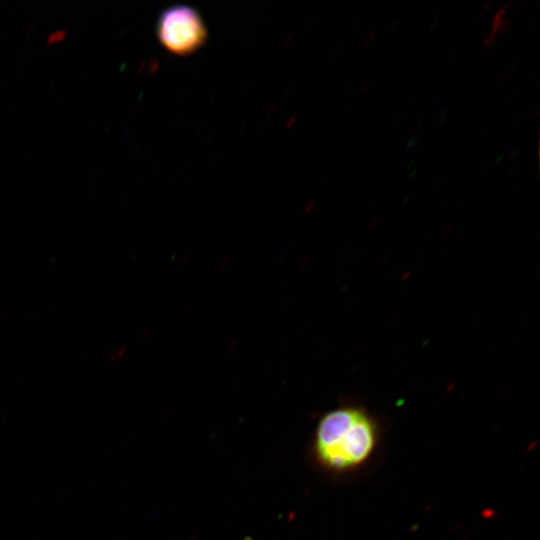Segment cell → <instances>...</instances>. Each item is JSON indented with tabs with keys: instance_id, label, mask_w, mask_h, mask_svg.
I'll return each instance as SVG.
<instances>
[{
	"instance_id": "obj_2",
	"label": "cell",
	"mask_w": 540,
	"mask_h": 540,
	"mask_svg": "<svg viewBox=\"0 0 540 540\" xmlns=\"http://www.w3.org/2000/svg\"><path fill=\"white\" fill-rule=\"evenodd\" d=\"M156 36L168 52L184 57L196 53L206 44L208 28L196 9L176 4L158 15Z\"/></svg>"
},
{
	"instance_id": "obj_11",
	"label": "cell",
	"mask_w": 540,
	"mask_h": 540,
	"mask_svg": "<svg viewBox=\"0 0 540 540\" xmlns=\"http://www.w3.org/2000/svg\"><path fill=\"white\" fill-rule=\"evenodd\" d=\"M491 4H492V1H488L487 4L485 6H483V8L481 9L480 15L485 13L488 10V8L490 7Z\"/></svg>"
},
{
	"instance_id": "obj_5",
	"label": "cell",
	"mask_w": 540,
	"mask_h": 540,
	"mask_svg": "<svg viewBox=\"0 0 540 540\" xmlns=\"http://www.w3.org/2000/svg\"><path fill=\"white\" fill-rule=\"evenodd\" d=\"M65 36V31H57L49 35L48 41L54 42L59 41Z\"/></svg>"
},
{
	"instance_id": "obj_4",
	"label": "cell",
	"mask_w": 540,
	"mask_h": 540,
	"mask_svg": "<svg viewBox=\"0 0 540 540\" xmlns=\"http://www.w3.org/2000/svg\"><path fill=\"white\" fill-rule=\"evenodd\" d=\"M495 35L496 33L491 31L483 41V44L487 46L488 50H491L495 45Z\"/></svg>"
},
{
	"instance_id": "obj_14",
	"label": "cell",
	"mask_w": 540,
	"mask_h": 540,
	"mask_svg": "<svg viewBox=\"0 0 540 540\" xmlns=\"http://www.w3.org/2000/svg\"><path fill=\"white\" fill-rule=\"evenodd\" d=\"M525 117V115H521V117L518 119L517 124Z\"/></svg>"
},
{
	"instance_id": "obj_3",
	"label": "cell",
	"mask_w": 540,
	"mask_h": 540,
	"mask_svg": "<svg viewBox=\"0 0 540 540\" xmlns=\"http://www.w3.org/2000/svg\"><path fill=\"white\" fill-rule=\"evenodd\" d=\"M511 4V1L510 2H507L505 3L503 6H501L495 13V15L493 16L492 20H491V28L493 32H497L501 26V21H502V17L503 15L505 14V11L507 9V7Z\"/></svg>"
},
{
	"instance_id": "obj_10",
	"label": "cell",
	"mask_w": 540,
	"mask_h": 540,
	"mask_svg": "<svg viewBox=\"0 0 540 540\" xmlns=\"http://www.w3.org/2000/svg\"><path fill=\"white\" fill-rule=\"evenodd\" d=\"M368 84H369V80H364L359 87V92H363L368 86Z\"/></svg>"
},
{
	"instance_id": "obj_9",
	"label": "cell",
	"mask_w": 540,
	"mask_h": 540,
	"mask_svg": "<svg viewBox=\"0 0 540 540\" xmlns=\"http://www.w3.org/2000/svg\"><path fill=\"white\" fill-rule=\"evenodd\" d=\"M375 34L376 32L374 30L370 31L367 37L365 38L364 43L368 44L375 37Z\"/></svg>"
},
{
	"instance_id": "obj_1",
	"label": "cell",
	"mask_w": 540,
	"mask_h": 540,
	"mask_svg": "<svg viewBox=\"0 0 540 540\" xmlns=\"http://www.w3.org/2000/svg\"><path fill=\"white\" fill-rule=\"evenodd\" d=\"M377 440V424L361 406L341 405L318 421L312 450L316 462L333 472H344L363 464Z\"/></svg>"
},
{
	"instance_id": "obj_12",
	"label": "cell",
	"mask_w": 540,
	"mask_h": 540,
	"mask_svg": "<svg viewBox=\"0 0 540 540\" xmlns=\"http://www.w3.org/2000/svg\"><path fill=\"white\" fill-rule=\"evenodd\" d=\"M538 111H539V105H536V107L533 110V112L531 113V115L536 116L538 114Z\"/></svg>"
},
{
	"instance_id": "obj_7",
	"label": "cell",
	"mask_w": 540,
	"mask_h": 540,
	"mask_svg": "<svg viewBox=\"0 0 540 540\" xmlns=\"http://www.w3.org/2000/svg\"><path fill=\"white\" fill-rule=\"evenodd\" d=\"M439 111H440V122H442L446 118L447 107L442 105L440 106Z\"/></svg>"
},
{
	"instance_id": "obj_8",
	"label": "cell",
	"mask_w": 540,
	"mask_h": 540,
	"mask_svg": "<svg viewBox=\"0 0 540 540\" xmlns=\"http://www.w3.org/2000/svg\"><path fill=\"white\" fill-rule=\"evenodd\" d=\"M419 144V139H416V138H411L407 143H406V148L409 149L411 147H414L416 145Z\"/></svg>"
},
{
	"instance_id": "obj_13",
	"label": "cell",
	"mask_w": 540,
	"mask_h": 540,
	"mask_svg": "<svg viewBox=\"0 0 540 540\" xmlns=\"http://www.w3.org/2000/svg\"><path fill=\"white\" fill-rule=\"evenodd\" d=\"M421 123H422V119H420V120L417 122V124H416L414 130H417L418 127H419V125H421Z\"/></svg>"
},
{
	"instance_id": "obj_6",
	"label": "cell",
	"mask_w": 540,
	"mask_h": 540,
	"mask_svg": "<svg viewBox=\"0 0 540 540\" xmlns=\"http://www.w3.org/2000/svg\"><path fill=\"white\" fill-rule=\"evenodd\" d=\"M510 26V20L508 17L504 14L501 21V26L499 28L500 32L503 34Z\"/></svg>"
}]
</instances>
